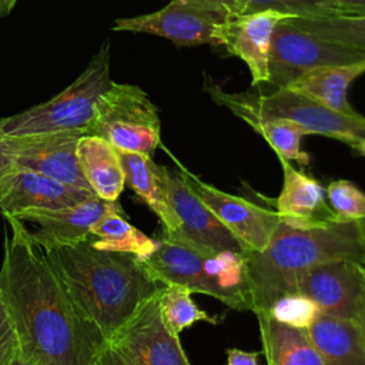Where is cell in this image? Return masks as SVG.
Masks as SVG:
<instances>
[{"label": "cell", "instance_id": "1", "mask_svg": "<svg viewBox=\"0 0 365 365\" xmlns=\"http://www.w3.org/2000/svg\"><path fill=\"white\" fill-rule=\"evenodd\" d=\"M4 240L0 289L14 322L20 356L31 365H90L104 342L74 309L46 251L27 225L3 214Z\"/></svg>", "mask_w": 365, "mask_h": 365}, {"label": "cell", "instance_id": "2", "mask_svg": "<svg viewBox=\"0 0 365 365\" xmlns=\"http://www.w3.org/2000/svg\"><path fill=\"white\" fill-rule=\"evenodd\" d=\"M44 251L77 314L106 342L164 285L138 257L96 248L90 240Z\"/></svg>", "mask_w": 365, "mask_h": 365}, {"label": "cell", "instance_id": "3", "mask_svg": "<svg viewBox=\"0 0 365 365\" xmlns=\"http://www.w3.org/2000/svg\"><path fill=\"white\" fill-rule=\"evenodd\" d=\"M334 258L365 264V231L359 221L314 227L281 221L264 250L245 251L252 312H267L277 298L297 291L308 269Z\"/></svg>", "mask_w": 365, "mask_h": 365}, {"label": "cell", "instance_id": "4", "mask_svg": "<svg viewBox=\"0 0 365 365\" xmlns=\"http://www.w3.org/2000/svg\"><path fill=\"white\" fill-rule=\"evenodd\" d=\"M143 262L164 285L214 297L237 311H252L245 252L210 251L163 237Z\"/></svg>", "mask_w": 365, "mask_h": 365}, {"label": "cell", "instance_id": "5", "mask_svg": "<svg viewBox=\"0 0 365 365\" xmlns=\"http://www.w3.org/2000/svg\"><path fill=\"white\" fill-rule=\"evenodd\" d=\"M205 90L220 106L228 108L247 124L268 118H287L309 131L339 140L354 151L365 148V117L359 113H339L308 100L288 88L269 93H230L212 78L205 80Z\"/></svg>", "mask_w": 365, "mask_h": 365}, {"label": "cell", "instance_id": "6", "mask_svg": "<svg viewBox=\"0 0 365 365\" xmlns=\"http://www.w3.org/2000/svg\"><path fill=\"white\" fill-rule=\"evenodd\" d=\"M110 47L104 43L87 68L60 94L11 117L1 118L4 135L80 131L91 134L96 104L110 87Z\"/></svg>", "mask_w": 365, "mask_h": 365}, {"label": "cell", "instance_id": "7", "mask_svg": "<svg viewBox=\"0 0 365 365\" xmlns=\"http://www.w3.org/2000/svg\"><path fill=\"white\" fill-rule=\"evenodd\" d=\"M240 14L238 0H170L157 11L117 19L113 30L160 36L180 47L224 46L228 24Z\"/></svg>", "mask_w": 365, "mask_h": 365}, {"label": "cell", "instance_id": "8", "mask_svg": "<svg viewBox=\"0 0 365 365\" xmlns=\"http://www.w3.org/2000/svg\"><path fill=\"white\" fill-rule=\"evenodd\" d=\"M91 134L117 150L153 155L161 143L158 110L140 87L111 83L96 104Z\"/></svg>", "mask_w": 365, "mask_h": 365}, {"label": "cell", "instance_id": "9", "mask_svg": "<svg viewBox=\"0 0 365 365\" xmlns=\"http://www.w3.org/2000/svg\"><path fill=\"white\" fill-rule=\"evenodd\" d=\"M291 19L279 21L272 34L268 84L274 88H285L321 67L365 58L364 50L319 37L298 27Z\"/></svg>", "mask_w": 365, "mask_h": 365}, {"label": "cell", "instance_id": "10", "mask_svg": "<svg viewBox=\"0 0 365 365\" xmlns=\"http://www.w3.org/2000/svg\"><path fill=\"white\" fill-rule=\"evenodd\" d=\"M157 174L168 207L177 220V231L163 237L210 251L231 250L245 252L242 244L224 227L210 207L188 185L181 170L174 171L157 164Z\"/></svg>", "mask_w": 365, "mask_h": 365}, {"label": "cell", "instance_id": "11", "mask_svg": "<svg viewBox=\"0 0 365 365\" xmlns=\"http://www.w3.org/2000/svg\"><path fill=\"white\" fill-rule=\"evenodd\" d=\"M135 365H191L180 342L165 324L160 291L148 298L108 341Z\"/></svg>", "mask_w": 365, "mask_h": 365}, {"label": "cell", "instance_id": "12", "mask_svg": "<svg viewBox=\"0 0 365 365\" xmlns=\"http://www.w3.org/2000/svg\"><path fill=\"white\" fill-rule=\"evenodd\" d=\"M83 135L80 131L3 135V147L14 168L36 171L91 191L77 160V144Z\"/></svg>", "mask_w": 365, "mask_h": 365}, {"label": "cell", "instance_id": "13", "mask_svg": "<svg viewBox=\"0 0 365 365\" xmlns=\"http://www.w3.org/2000/svg\"><path fill=\"white\" fill-rule=\"evenodd\" d=\"M297 291L309 297L321 314L356 321L365 302V264L352 258H334L308 269Z\"/></svg>", "mask_w": 365, "mask_h": 365}, {"label": "cell", "instance_id": "14", "mask_svg": "<svg viewBox=\"0 0 365 365\" xmlns=\"http://www.w3.org/2000/svg\"><path fill=\"white\" fill-rule=\"evenodd\" d=\"M188 185L210 207L245 251H261L271 241L281 218L275 210L218 190L185 168H180Z\"/></svg>", "mask_w": 365, "mask_h": 365}, {"label": "cell", "instance_id": "15", "mask_svg": "<svg viewBox=\"0 0 365 365\" xmlns=\"http://www.w3.org/2000/svg\"><path fill=\"white\" fill-rule=\"evenodd\" d=\"M93 197L96 194L90 190L24 168H14L0 178V210L11 217L74 207Z\"/></svg>", "mask_w": 365, "mask_h": 365}, {"label": "cell", "instance_id": "16", "mask_svg": "<svg viewBox=\"0 0 365 365\" xmlns=\"http://www.w3.org/2000/svg\"><path fill=\"white\" fill-rule=\"evenodd\" d=\"M111 212H123L118 201H107L96 195L74 207L24 212L14 218L34 225L33 231L27 228L29 237L43 250H48L88 240L91 227Z\"/></svg>", "mask_w": 365, "mask_h": 365}, {"label": "cell", "instance_id": "17", "mask_svg": "<svg viewBox=\"0 0 365 365\" xmlns=\"http://www.w3.org/2000/svg\"><path fill=\"white\" fill-rule=\"evenodd\" d=\"M292 16L267 10L240 14L231 19L224 41L227 51L245 63L251 73L252 86L268 84L269 53L277 24Z\"/></svg>", "mask_w": 365, "mask_h": 365}, {"label": "cell", "instance_id": "18", "mask_svg": "<svg viewBox=\"0 0 365 365\" xmlns=\"http://www.w3.org/2000/svg\"><path fill=\"white\" fill-rule=\"evenodd\" d=\"M282 188L274 200L281 221L294 227H314L341 221L325 200V188L319 181L281 160Z\"/></svg>", "mask_w": 365, "mask_h": 365}, {"label": "cell", "instance_id": "19", "mask_svg": "<svg viewBox=\"0 0 365 365\" xmlns=\"http://www.w3.org/2000/svg\"><path fill=\"white\" fill-rule=\"evenodd\" d=\"M362 74H365V58L317 68L297 78L285 88L334 111L351 114L355 110L348 103V88Z\"/></svg>", "mask_w": 365, "mask_h": 365}, {"label": "cell", "instance_id": "20", "mask_svg": "<svg viewBox=\"0 0 365 365\" xmlns=\"http://www.w3.org/2000/svg\"><path fill=\"white\" fill-rule=\"evenodd\" d=\"M77 160L91 191L107 201H117L125 187L117 148L98 135L86 134L77 144Z\"/></svg>", "mask_w": 365, "mask_h": 365}, {"label": "cell", "instance_id": "21", "mask_svg": "<svg viewBox=\"0 0 365 365\" xmlns=\"http://www.w3.org/2000/svg\"><path fill=\"white\" fill-rule=\"evenodd\" d=\"M307 334L324 365H365V336L355 321L319 314Z\"/></svg>", "mask_w": 365, "mask_h": 365}, {"label": "cell", "instance_id": "22", "mask_svg": "<svg viewBox=\"0 0 365 365\" xmlns=\"http://www.w3.org/2000/svg\"><path fill=\"white\" fill-rule=\"evenodd\" d=\"M255 315L267 365H324L307 331L284 325L268 312Z\"/></svg>", "mask_w": 365, "mask_h": 365}, {"label": "cell", "instance_id": "23", "mask_svg": "<svg viewBox=\"0 0 365 365\" xmlns=\"http://www.w3.org/2000/svg\"><path fill=\"white\" fill-rule=\"evenodd\" d=\"M124 171V181L158 217L163 234L171 235L177 231V220L168 207L158 174L157 164L151 155L117 150Z\"/></svg>", "mask_w": 365, "mask_h": 365}, {"label": "cell", "instance_id": "24", "mask_svg": "<svg viewBox=\"0 0 365 365\" xmlns=\"http://www.w3.org/2000/svg\"><path fill=\"white\" fill-rule=\"evenodd\" d=\"M90 242L100 250L127 252L145 259L157 247L158 240L150 238L124 218V212L101 217L90 230Z\"/></svg>", "mask_w": 365, "mask_h": 365}, {"label": "cell", "instance_id": "25", "mask_svg": "<svg viewBox=\"0 0 365 365\" xmlns=\"http://www.w3.org/2000/svg\"><path fill=\"white\" fill-rule=\"evenodd\" d=\"M248 125L265 138L278 158L289 163L297 161L299 165L309 164V155L301 148V141L309 135V131L302 125L287 118L258 120Z\"/></svg>", "mask_w": 365, "mask_h": 365}, {"label": "cell", "instance_id": "26", "mask_svg": "<svg viewBox=\"0 0 365 365\" xmlns=\"http://www.w3.org/2000/svg\"><path fill=\"white\" fill-rule=\"evenodd\" d=\"M160 308L167 327L177 335L192 327L195 322H210L217 325L220 318L208 315L197 307L191 292L180 285H163L160 289Z\"/></svg>", "mask_w": 365, "mask_h": 365}, {"label": "cell", "instance_id": "27", "mask_svg": "<svg viewBox=\"0 0 365 365\" xmlns=\"http://www.w3.org/2000/svg\"><path fill=\"white\" fill-rule=\"evenodd\" d=\"M291 21L319 37L352 46L365 51V16L344 14L322 17H292Z\"/></svg>", "mask_w": 365, "mask_h": 365}, {"label": "cell", "instance_id": "28", "mask_svg": "<svg viewBox=\"0 0 365 365\" xmlns=\"http://www.w3.org/2000/svg\"><path fill=\"white\" fill-rule=\"evenodd\" d=\"M242 14L274 10L292 17H322L348 14L331 0H238Z\"/></svg>", "mask_w": 365, "mask_h": 365}, {"label": "cell", "instance_id": "29", "mask_svg": "<svg viewBox=\"0 0 365 365\" xmlns=\"http://www.w3.org/2000/svg\"><path fill=\"white\" fill-rule=\"evenodd\" d=\"M267 312L275 321L302 331H307L321 314L318 305L299 291L281 295Z\"/></svg>", "mask_w": 365, "mask_h": 365}, {"label": "cell", "instance_id": "30", "mask_svg": "<svg viewBox=\"0 0 365 365\" xmlns=\"http://www.w3.org/2000/svg\"><path fill=\"white\" fill-rule=\"evenodd\" d=\"M327 201L341 221H362L365 218V192L349 180H335L328 184Z\"/></svg>", "mask_w": 365, "mask_h": 365}, {"label": "cell", "instance_id": "31", "mask_svg": "<svg viewBox=\"0 0 365 365\" xmlns=\"http://www.w3.org/2000/svg\"><path fill=\"white\" fill-rule=\"evenodd\" d=\"M20 356L14 322L0 289V365H11Z\"/></svg>", "mask_w": 365, "mask_h": 365}, {"label": "cell", "instance_id": "32", "mask_svg": "<svg viewBox=\"0 0 365 365\" xmlns=\"http://www.w3.org/2000/svg\"><path fill=\"white\" fill-rule=\"evenodd\" d=\"M90 365H135L125 354L110 342H103L96 351Z\"/></svg>", "mask_w": 365, "mask_h": 365}, {"label": "cell", "instance_id": "33", "mask_svg": "<svg viewBox=\"0 0 365 365\" xmlns=\"http://www.w3.org/2000/svg\"><path fill=\"white\" fill-rule=\"evenodd\" d=\"M225 354H227L228 365H259L258 352H248L238 348H228Z\"/></svg>", "mask_w": 365, "mask_h": 365}, {"label": "cell", "instance_id": "34", "mask_svg": "<svg viewBox=\"0 0 365 365\" xmlns=\"http://www.w3.org/2000/svg\"><path fill=\"white\" fill-rule=\"evenodd\" d=\"M341 6L348 14L365 16V0H331Z\"/></svg>", "mask_w": 365, "mask_h": 365}, {"label": "cell", "instance_id": "35", "mask_svg": "<svg viewBox=\"0 0 365 365\" xmlns=\"http://www.w3.org/2000/svg\"><path fill=\"white\" fill-rule=\"evenodd\" d=\"M3 131H1V118H0V178H3L6 174H9L11 170H14L13 160L9 157L3 147Z\"/></svg>", "mask_w": 365, "mask_h": 365}, {"label": "cell", "instance_id": "36", "mask_svg": "<svg viewBox=\"0 0 365 365\" xmlns=\"http://www.w3.org/2000/svg\"><path fill=\"white\" fill-rule=\"evenodd\" d=\"M355 322L358 324L359 329L362 331V334H364V336H365V302H364V305H362V308H361V311H359V315H358V318H356Z\"/></svg>", "mask_w": 365, "mask_h": 365}, {"label": "cell", "instance_id": "37", "mask_svg": "<svg viewBox=\"0 0 365 365\" xmlns=\"http://www.w3.org/2000/svg\"><path fill=\"white\" fill-rule=\"evenodd\" d=\"M13 3H14V0H0V14H1V11H6L3 4H6L7 9H10L13 6Z\"/></svg>", "mask_w": 365, "mask_h": 365}, {"label": "cell", "instance_id": "38", "mask_svg": "<svg viewBox=\"0 0 365 365\" xmlns=\"http://www.w3.org/2000/svg\"><path fill=\"white\" fill-rule=\"evenodd\" d=\"M11 365H31V364H29V362H26L21 356H17L16 359H14V362L11 364Z\"/></svg>", "mask_w": 365, "mask_h": 365}, {"label": "cell", "instance_id": "39", "mask_svg": "<svg viewBox=\"0 0 365 365\" xmlns=\"http://www.w3.org/2000/svg\"><path fill=\"white\" fill-rule=\"evenodd\" d=\"M359 155H364L365 157V148H362V150H359V151H356Z\"/></svg>", "mask_w": 365, "mask_h": 365}, {"label": "cell", "instance_id": "40", "mask_svg": "<svg viewBox=\"0 0 365 365\" xmlns=\"http://www.w3.org/2000/svg\"><path fill=\"white\" fill-rule=\"evenodd\" d=\"M359 222H361V225H362V227H364V231H365V218H364V220H362V221H359Z\"/></svg>", "mask_w": 365, "mask_h": 365}]
</instances>
